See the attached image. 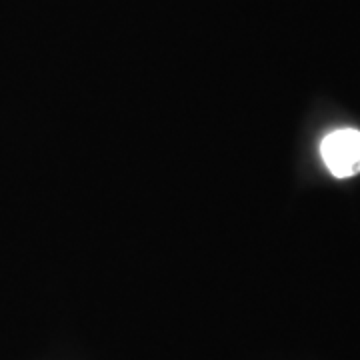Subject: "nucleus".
<instances>
[{"instance_id": "f257e3e1", "label": "nucleus", "mask_w": 360, "mask_h": 360, "mask_svg": "<svg viewBox=\"0 0 360 360\" xmlns=\"http://www.w3.org/2000/svg\"><path fill=\"white\" fill-rule=\"evenodd\" d=\"M322 160L336 179H348L360 172V132L342 129L330 132L321 144Z\"/></svg>"}]
</instances>
